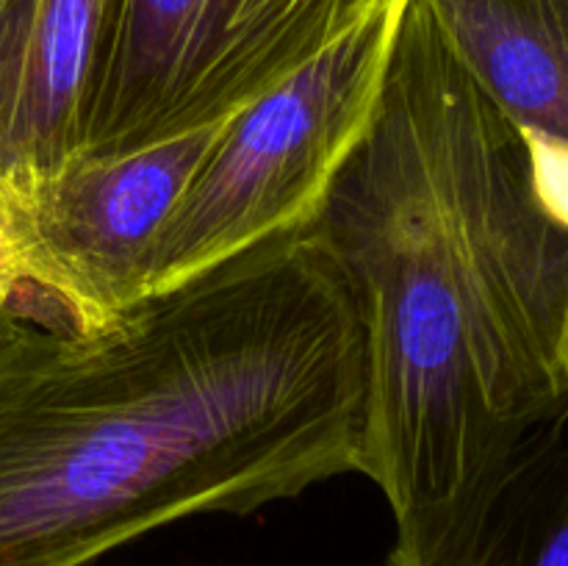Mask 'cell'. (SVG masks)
Segmentation results:
<instances>
[{"instance_id":"cell-1","label":"cell","mask_w":568,"mask_h":566,"mask_svg":"<svg viewBox=\"0 0 568 566\" xmlns=\"http://www.w3.org/2000/svg\"><path fill=\"white\" fill-rule=\"evenodd\" d=\"M364 325L361 475L425 542L486 514L568 427V214L427 0H403L369 131L308 228Z\"/></svg>"},{"instance_id":"cell-2","label":"cell","mask_w":568,"mask_h":566,"mask_svg":"<svg viewBox=\"0 0 568 566\" xmlns=\"http://www.w3.org/2000/svg\"><path fill=\"white\" fill-rule=\"evenodd\" d=\"M364 325L311 231L92 331L0 311V566H92L172 522L361 472Z\"/></svg>"},{"instance_id":"cell-3","label":"cell","mask_w":568,"mask_h":566,"mask_svg":"<svg viewBox=\"0 0 568 566\" xmlns=\"http://www.w3.org/2000/svg\"><path fill=\"white\" fill-rule=\"evenodd\" d=\"M403 0H388L288 81L225 122L166 220L148 294L308 231L369 131L386 87Z\"/></svg>"},{"instance_id":"cell-4","label":"cell","mask_w":568,"mask_h":566,"mask_svg":"<svg viewBox=\"0 0 568 566\" xmlns=\"http://www.w3.org/2000/svg\"><path fill=\"white\" fill-rule=\"evenodd\" d=\"M388 0H109L81 159L220 125Z\"/></svg>"},{"instance_id":"cell-5","label":"cell","mask_w":568,"mask_h":566,"mask_svg":"<svg viewBox=\"0 0 568 566\" xmlns=\"http://www.w3.org/2000/svg\"><path fill=\"white\" fill-rule=\"evenodd\" d=\"M222 128L136 153L81 159L17 209L28 286L14 316L92 331L144 297L166 220L214 150Z\"/></svg>"},{"instance_id":"cell-6","label":"cell","mask_w":568,"mask_h":566,"mask_svg":"<svg viewBox=\"0 0 568 566\" xmlns=\"http://www.w3.org/2000/svg\"><path fill=\"white\" fill-rule=\"evenodd\" d=\"M109 0H0V194L14 209L78 164Z\"/></svg>"},{"instance_id":"cell-7","label":"cell","mask_w":568,"mask_h":566,"mask_svg":"<svg viewBox=\"0 0 568 566\" xmlns=\"http://www.w3.org/2000/svg\"><path fill=\"white\" fill-rule=\"evenodd\" d=\"M568 214V0H427Z\"/></svg>"},{"instance_id":"cell-8","label":"cell","mask_w":568,"mask_h":566,"mask_svg":"<svg viewBox=\"0 0 568 566\" xmlns=\"http://www.w3.org/2000/svg\"><path fill=\"white\" fill-rule=\"evenodd\" d=\"M388 566H568V481L519 488L455 530L394 544Z\"/></svg>"},{"instance_id":"cell-9","label":"cell","mask_w":568,"mask_h":566,"mask_svg":"<svg viewBox=\"0 0 568 566\" xmlns=\"http://www.w3.org/2000/svg\"><path fill=\"white\" fill-rule=\"evenodd\" d=\"M28 286L17 209L0 194V311H9Z\"/></svg>"}]
</instances>
